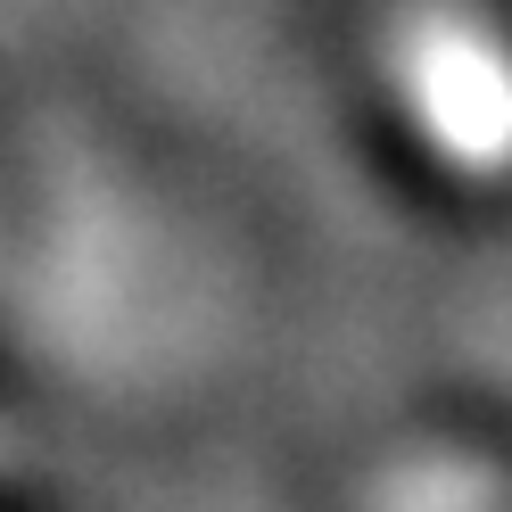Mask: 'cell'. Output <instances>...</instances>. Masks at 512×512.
Returning <instances> with one entry per match:
<instances>
[{
    "label": "cell",
    "mask_w": 512,
    "mask_h": 512,
    "mask_svg": "<svg viewBox=\"0 0 512 512\" xmlns=\"http://www.w3.org/2000/svg\"><path fill=\"white\" fill-rule=\"evenodd\" d=\"M17 298H25V215H17L9 174H0V339L17 331Z\"/></svg>",
    "instance_id": "cell-3"
},
{
    "label": "cell",
    "mask_w": 512,
    "mask_h": 512,
    "mask_svg": "<svg viewBox=\"0 0 512 512\" xmlns=\"http://www.w3.org/2000/svg\"><path fill=\"white\" fill-rule=\"evenodd\" d=\"M339 108L413 215L512 223V0H347Z\"/></svg>",
    "instance_id": "cell-1"
},
{
    "label": "cell",
    "mask_w": 512,
    "mask_h": 512,
    "mask_svg": "<svg viewBox=\"0 0 512 512\" xmlns=\"http://www.w3.org/2000/svg\"><path fill=\"white\" fill-rule=\"evenodd\" d=\"M347 512H512V463L504 446L463 430L397 438L356 471Z\"/></svg>",
    "instance_id": "cell-2"
}]
</instances>
